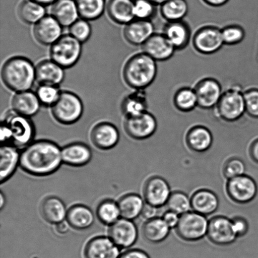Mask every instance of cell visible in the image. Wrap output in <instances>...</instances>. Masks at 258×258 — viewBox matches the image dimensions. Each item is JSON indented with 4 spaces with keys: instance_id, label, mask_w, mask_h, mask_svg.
<instances>
[{
    "instance_id": "cell-1",
    "label": "cell",
    "mask_w": 258,
    "mask_h": 258,
    "mask_svg": "<svg viewBox=\"0 0 258 258\" xmlns=\"http://www.w3.org/2000/svg\"><path fill=\"white\" fill-rule=\"evenodd\" d=\"M62 163V149L52 141L33 142L20 153V168L32 176H49L57 171Z\"/></svg>"
},
{
    "instance_id": "cell-2",
    "label": "cell",
    "mask_w": 258,
    "mask_h": 258,
    "mask_svg": "<svg viewBox=\"0 0 258 258\" xmlns=\"http://www.w3.org/2000/svg\"><path fill=\"white\" fill-rule=\"evenodd\" d=\"M157 63L143 51L133 55L123 68V78L126 84L135 90H145L156 79Z\"/></svg>"
},
{
    "instance_id": "cell-3",
    "label": "cell",
    "mask_w": 258,
    "mask_h": 258,
    "mask_svg": "<svg viewBox=\"0 0 258 258\" xmlns=\"http://www.w3.org/2000/svg\"><path fill=\"white\" fill-rule=\"evenodd\" d=\"M2 79L5 85L13 92L30 90L36 82L35 67L26 57L10 58L3 66Z\"/></svg>"
},
{
    "instance_id": "cell-4",
    "label": "cell",
    "mask_w": 258,
    "mask_h": 258,
    "mask_svg": "<svg viewBox=\"0 0 258 258\" xmlns=\"http://www.w3.org/2000/svg\"><path fill=\"white\" fill-rule=\"evenodd\" d=\"M34 135V125L29 117L20 115L14 110L5 114L1 127L2 145L25 148L32 143Z\"/></svg>"
},
{
    "instance_id": "cell-5",
    "label": "cell",
    "mask_w": 258,
    "mask_h": 258,
    "mask_svg": "<svg viewBox=\"0 0 258 258\" xmlns=\"http://www.w3.org/2000/svg\"><path fill=\"white\" fill-rule=\"evenodd\" d=\"M244 92L238 85H232L224 90L219 102L212 110L215 117L228 123L241 119L246 114Z\"/></svg>"
},
{
    "instance_id": "cell-6",
    "label": "cell",
    "mask_w": 258,
    "mask_h": 258,
    "mask_svg": "<svg viewBox=\"0 0 258 258\" xmlns=\"http://www.w3.org/2000/svg\"><path fill=\"white\" fill-rule=\"evenodd\" d=\"M82 54V43L71 34L62 35L50 49L51 60L64 69L74 67Z\"/></svg>"
},
{
    "instance_id": "cell-7",
    "label": "cell",
    "mask_w": 258,
    "mask_h": 258,
    "mask_svg": "<svg viewBox=\"0 0 258 258\" xmlns=\"http://www.w3.org/2000/svg\"><path fill=\"white\" fill-rule=\"evenodd\" d=\"M51 113L55 120L61 124H73L83 115L82 101L74 93L61 92L57 102L51 107Z\"/></svg>"
},
{
    "instance_id": "cell-8",
    "label": "cell",
    "mask_w": 258,
    "mask_h": 258,
    "mask_svg": "<svg viewBox=\"0 0 258 258\" xmlns=\"http://www.w3.org/2000/svg\"><path fill=\"white\" fill-rule=\"evenodd\" d=\"M191 44L200 54H216L224 45L221 28L212 24L202 25L192 35Z\"/></svg>"
},
{
    "instance_id": "cell-9",
    "label": "cell",
    "mask_w": 258,
    "mask_h": 258,
    "mask_svg": "<svg viewBox=\"0 0 258 258\" xmlns=\"http://www.w3.org/2000/svg\"><path fill=\"white\" fill-rule=\"evenodd\" d=\"M208 226L206 216L189 211L180 216L175 229L179 238L184 241L195 242L207 236Z\"/></svg>"
},
{
    "instance_id": "cell-10",
    "label": "cell",
    "mask_w": 258,
    "mask_h": 258,
    "mask_svg": "<svg viewBox=\"0 0 258 258\" xmlns=\"http://www.w3.org/2000/svg\"><path fill=\"white\" fill-rule=\"evenodd\" d=\"M193 87L198 101V108L204 110H213L224 92L221 83L213 77L201 78Z\"/></svg>"
},
{
    "instance_id": "cell-11",
    "label": "cell",
    "mask_w": 258,
    "mask_h": 258,
    "mask_svg": "<svg viewBox=\"0 0 258 258\" xmlns=\"http://www.w3.org/2000/svg\"><path fill=\"white\" fill-rule=\"evenodd\" d=\"M123 127L130 138L139 141L145 140L156 133L158 122L155 116L147 111L134 117H126Z\"/></svg>"
},
{
    "instance_id": "cell-12",
    "label": "cell",
    "mask_w": 258,
    "mask_h": 258,
    "mask_svg": "<svg viewBox=\"0 0 258 258\" xmlns=\"http://www.w3.org/2000/svg\"><path fill=\"white\" fill-rule=\"evenodd\" d=\"M226 189L229 198L239 204L249 203L253 201L257 194L256 181L246 174L228 179Z\"/></svg>"
},
{
    "instance_id": "cell-13",
    "label": "cell",
    "mask_w": 258,
    "mask_h": 258,
    "mask_svg": "<svg viewBox=\"0 0 258 258\" xmlns=\"http://www.w3.org/2000/svg\"><path fill=\"white\" fill-rule=\"evenodd\" d=\"M207 236L212 243L227 246L234 243L237 239L232 219L224 216H217L209 221Z\"/></svg>"
},
{
    "instance_id": "cell-14",
    "label": "cell",
    "mask_w": 258,
    "mask_h": 258,
    "mask_svg": "<svg viewBox=\"0 0 258 258\" xmlns=\"http://www.w3.org/2000/svg\"><path fill=\"white\" fill-rule=\"evenodd\" d=\"M171 194L168 182L160 176L149 178L144 186L143 196L146 203L157 208L165 206Z\"/></svg>"
},
{
    "instance_id": "cell-15",
    "label": "cell",
    "mask_w": 258,
    "mask_h": 258,
    "mask_svg": "<svg viewBox=\"0 0 258 258\" xmlns=\"http://www.w3.org/2000/svg\"><path fill=\"white\" fill-rule=\"evenodd\" d=\"M108 235L118 247L128 248L133 246L138 240V230L133 221L121 218L111 225Z\"/></svg>"
},
{
    "instance_id": "cell-16",
    "label": "cell",
    "mask_w": 258,
    "mask_h": 258,
    "mask_svg": "<svg viewBox=\"0 0 258 258\" xmlns=\"http://www.w3.org/2000/svg\"><path fill=\"white\" fill-rule=\"evenodd\" d=\"M141 47L142 51L157 62L167 61L176 51L163 33H154Z\"/></svg>"
},
{
    "instance_id": "cell-17",
    "label": "cell",
    "mask_w": 258,
    "mask_h": 258,
    "mask_svg": "<svg viewBox=\"0 0 258 258\" xmlns=\"http://www.w3.org/2000/svg\"><path fill=\"white\" fill-rule=\"evenodd\" d=\"M62 27L52 15H45L34 25L33 34L39 44L52 45L62 36Z\"/></svg>"
},
{
    "instance_id": "cell-18",
    "label": "cell",
    "mask_w": 258,
    "mask_h": 258,
    "mask_svg": "<svg viewBox=\"0 0 258 258\" xmlns=\"http://www.w3.org/2000/svg\"><path fill=\"white\" fill-rule=\"evenodd\" d=\"M162 33L165 35L176 51L185 49L191 42L193 35L190 27L184 20L166 22Z\"/></svg>"
},
{
    "instance_id": "cell-19",
    "label": "cell",
    "mask_w": 258,
    "mask_h": 258,
    "mask_svg": "<svg viewBox=\"0 0 258 258\" xmlns=\"http://www.w3.org/2000/svg\"><path fill=\"white\" fill-rule=\"evenodd\" d=\"M90 138L93 145L98 149L109 150L118 144L120 134L114 125L108 122H101L92 128Z\"/></svg>"
},
{
    "instance_id": "cell-20",
    "label": "cell",
    "mask_w": 258,
    "mask_h": 258,
    "mask_svg": "<svg viewBox=\"0 0 258 258\" xmlns=\"http://www.w3.org/2000/svg\"><path fill=\"white\" fill-rule=\"evenodd\" d=\"M123 37L126 41L134 46L143 45L155 32L150 20L134 19L125 25Z\"/></svg>"
},
{
    "instance_id": "cell-21",
    "label": "cell",
    "mask_w": 258,
    "mask_h": 258,
    "mask_svg": "<svg viewBox=\"0 0 258 258\" xmlns=\"http://www.w3.org/2000/svg\"><path fill=\"white\" fill-rule=\"evenodd\" d=\"M120 247L115 244L110 237H96L86 245L85 258H118Z\"/></svg>"
},
{
    "instance_id": "cell-22",
    "label": "cell",
    "mask_w": 258,
    "mask_h": 258,
    "mask_svg": "<svg viewBox=\"0 0 258 258\" xmlns=\"http://www.w3.org/2000/svg\"><path fill=\"white\" fill-rule=\"evenodd\" d=\"M35 76L39 85L58 87L64 79V69L52 60H44L35 66Z\"/></svg>"
},
{
    "instance_id": "cell-23",
    "label": "cell",
    "mask_w": 258,
    "mask_h": 258,
    "mask_svg": "<svg viewBox=\"0 0 258 258\" xmlns=\"http://www.w3.org/2000/svg\"><path fill=\"white\" fill-rule=\"evenodd\" d=\"M41 105L36 93L30 90L17 93L12 100L13 110L20 115L29 118L39 112Z\"/></svg>"
},
{
    "instance_id": "cell-24",
    "label": "cell",
    "mask_w": 258,
    "mask_h": 258,
    "mask_svg": "<svg viewBox=\"0 0 258 258\" xmlns=\"http://www.w3.org/2000/svg\"><path fill=\"white\" fill-rule=\"evenodd\" d=\"M186 143L191 151L204 153L211 148L213 136L207 127L202 125H194L187 131Z\"/></svg>"
},
{
    "instance_id": "cell-25",
    "label": "cell",
    "mask_w": 258,
    "mask_h": 258,
    "mask_svg": "<svg viewBox=\"0 0 258 258\" xmlns=\"http://www.w3.org/2000/svg\"><path fill=\"white\" fill-rule=\"evenodd\" d=\"M92 158V152L83 143H72L62 149V163L73 167L85 166Z\"/></svg>"
},
{
    "instance_id": "cell-26",
    "label": "cell",
    "mask_w": 258,
    "mask_h": 258,
    "mask_svg": "<svg viewBox=\"0 0 258 258\" xmlns=\"http://www.w3.org/2000/svg\"><path fill=\"white\" fill-rule=\"evenodd\" d=\"M190 199L193 211L204 216H210L218 209V197L209 189H199L192 195Z\"/></svg>"
},
{
    "instance_id": "cell-27",
    "label": "cell",
    "mask_w": 258,
    "mask_h": 258,
    "mask_svg": "<svg viewBox=\"0 0 258 258\" xmlns=\"http://www.w3.org/2000/svg\"><path fill=\"white\" fill-rule=\"evenodd\" d=\"M18 148L11 145H2L0 149V181L5 183L14 174L20 165V153Z\"/></svg>"
},
{
    "instance_id": "cell-28",
    "label": "cell",
    "mask_w": 258,
    "mask_h": 258,
    "mask_svg": "<svg viewBox=\"0 0 258 258\" xmlns=\"http://www.w3.org/2000/svg\"><path fill=\"white\" fill-rule=\"evenodd\" d=\"M40 214L48 223L57 224L67 219L68 211L61 200L55 197H49L42 201Z\"/></svg>"
},
{
    "instance_id": "cell-29",
    "label": "cell",
    "mask_w": 258,
    "mask_h": 258,
    "mask_svg": "<svg viewBox=\"0 0 258 258\" xmlns=\"http://www.w3.org/2000/svg\"><path fill=\"white\" fill-rule=\"evenodd\" d=\"M51 15L62 27H70L79 16L77 3L73 0H56L53 4Z\"/></svg>"
},
{
    "instance_id": "cell-30",
    "label": "cell",
    "mask_w": 258,
    "mask_h": 258,
    "mask_svg": "<svg viewBox=\"0 0 258 258\" xmlns=\"http://www.w3.org/2000/svg\"><path fill=\"white\" fill-rule=\"evenodd\" d=\"M134 10L132 0H109L107 6L108 16L118 24L126 25L135 19Z\"/></svg>"
},
{
    "instance_id": "cell-31",
    "label": "cell",
    "mask_w": 258,
    "mask_h": 258,
    "mask_svg": "<svg viewBox=\"0 0 258 258\" xmlns=\"http://www.w3.org/2000/svg\"><path fill=\"white\" fill-rule=\"evenodd\" d=\"M148 100L144 90H135L123 98L121 110L126 117H134L147 112Z\"/></svg>"
},
{
    "instance_id": "cell-32",
    "label": "cell",
    "mask_w": 258,
    "mask_h": 258,
    "mask_svg": "<svg viewBox=\"0 0 258 258\" xmlns=\"http://www.w3.org/2000/svg\"><path fill=\"white\" fill-rule=\"evenodd\" d=\"M171 229L162 217L146 221L142 227L144 238L151 243L158 244L168 237Z\"/></svg>"
},
{
    "instance_id": "cell-33",
    "label": "cell",
    "mask_w": 258,
    "mask_h": 258,
    "mask_svg": "<svg viewBox=\"0 0 258 258\" xmlns=\"http://www.w3.org/2000/svg\"><path fill=\"white\" fill-rule=\"evenodd\" d=\"M67 221L73 229L84 230L92 226L95 216L92 210L88 207L75 205L68 210Z\"/></svg>"
},
{
    "instance_id": "cell-34",
    "label": "cell",
    "mask_w": 258,
    "mask_h": 258,
    "mask_svg": "<svg viewBox=\"0 0 258 258\" xmlns=\"http://www.w3.org/2000/svg\"><path fill=\"white\" fill-rule=\"evenodd\" d=\"M173 104L175 109L181 113L193 112L198 108V101L194 87H182L174 93Z\"/></svg>"
},
{
    "instance_id": "cell-35",
    "label": "cell",
    "mask_w": 258,
    "mask_h": 258,
    "mask_svg": "<svg viewBox=\"0 0 258 258\" xmlns=\"http://www.w3.org/2000/svg\"><path fill=\"white\" fill-rule=\"evenodd\" d=\"M117 204L121 217L131 221L141 216L144 206L143 199L140 196L135 194H127L121 197Z\"/></svg>"
},
{
    "instance_id": "cell-36",
    "label": "cell",
    "mask_w": 258,
    "mask_h": 258,
    "mask_svg": "<svg viewBox=\"0 0 258 258\" xmlns=\"http://www.w3.org/2000/svg\"><path fill=\"white\" fill-rule=\"evenodd\" d=\"M160 14L166 22L184 20L188 14L186 0H168L160 5Z\"/></svg>"
},
{
    "instance_id": "cell-37",
    "label": "cell",
    "mask_w": 258,
    "mask_h": 258,
    "mask_svg": "<svg viewBox=\"0 0 258 258\" xmlns=\"http://www.w3.org/2000/svg\"><path fill=\"white\" fill-rule=\"evenodd\" d=\"M18 15L22 22L35 25L45 16V10L44 5L33 0H25L18 8Z\"/></svg>"
},
{
    "instance_id": "cell-38",
    "label": "cell",
    "mask_w": 258,
    "mask_h": 258,
    "mask_svg": "<svg viewBox=\"0 0 258 258\" xmlns=\"http://www.w3.org/2000/svg\"><path fill=\"white\" fill-rule=\"evenodd\" d=\"M76 3L79 16L87 21L98 19L105 9V0H77Z\"/></svg>"
},
{
    "instance_id": "cell-39",
    "label": "cell",
    "mask_w": 258,
    "mask_h": 258,
    "mask_svg": "<svg viewBox=\"0 0 258 258\" xmlns=\"http://www.w3.org/2000/svg\"><path fill=\"white\" fill-rule=\"evenodd\" d=\"M97 216L102 223L112 225L121 217L118 204L111 200L101 202L97 209Z\"/></svg>"
},
{
    "instance_id": "cell-40",
    "label": "cell",
    "mask_w": 258,
    "mask_h": 258,
    "mask_svg": "<svg viewBox=\"0 0 258 258\" xmlns=\"http://www.w3.org/2000/svg\"><path fill=\"white\" fill-rule=\"evenodd\" d=\"M166 206L169 211H173L181 216L190 211L191 199L183 192L174 191L169 197Z\"/></svg>"
},
{
    "instance_id": "cell-41",
    "label": "cell",
    "mask_w": 258,
    "mask_h": 258,
    "mask_svg": "<svg viewBox=\"0 0 258 258\" xmlns=\"http://www.w3.org/2000/svg\"><path fill=\"white\" fill-rule=\"evenodd\" d=\"M221 33L224 45L228 46L239 44L246 37L244 28L237 24L226 25L222 28Z\"/></svg>"
},
{
    "instance_id": "cell-42",
    "label": "cell",
    "mask_w": 258,
    "mask_h": 258,
    "mask_svg": "<svg viewBox=\"0 0 258 258\" xmlns=\"http://www.w3.org/2000/svg\"><path fill=\"white\" fill-rule=\"evenodd\" d=\"M35 93L42 105L51 107L57 102L61 92L56 86L40 85Z\"/></svg>"
},
{
    "instance_id": "cell-43",
    "label": "cell",
    "mask_w": 258,
    "mask_h": 258,
    "mask_svg": "<svg viewBox=\"0 0 258 258\" xmlns=\"http://www.w3.org/2000/svg\"><path fill=\"white\" fill-rule=\"evenodd\" d=\"M134 2L135 19L152 21L155 17L157 5L150 0H136Z\"/></svg>"
},
{
    "instance_id": "cell-44",
    "label": "cell",
    "mask_w": 258,
    "mask_h": 258,
    "mask_svg": "<svg viewBox=\"0 0 258 258\" xmlns=\"http://www.w3.org/2000/svg\"><path fill=\"white\" fill-rule=\"evenodd\" d=\"M92 27L89 22L84 19H78L70 27V34L80 42H87L92 35Z\"/></svg>"
},
{
    "instance_id": "cell-45",
    "label": "cell",
    "mask_w": 258,
    "mask_h": 258,
    "mask_svg": "<svg viewBox=\"0 0 258 258\" xmlns=\"http://www.w3.org/2000/svg\"><path fill=\"white\" fill-rule=\"evenodd\" d=\"M246 114L258 119V88H249L244 92Z\"/></svg>"
},
{
    "instance_id": "cell-46",
    "label": "cell",
    "mask_w": 258,
    "mask_h": 258,
    "mask_svg": "<svg viewBox=\"0 0 258 258\" xmlns=\"http://www.w3.org/2000/svg\"><path fill=\"white\" fill-rule=\"evenodd\" d=\"M245 171H246V166H245L243 161H242L241 159H229L224 166V176L227 179L243 175Z\"/></svg>"
},
{
    "instance_id": "cell-47",
    "label": "cell",
    "mask_w": 258,
    "mask_h": 258,
    "mask_svg": "<svg viewBox=\"0 0 258 258\" xmlns=\"http://www.w3.org/2000/svg\"><path fill=\"white\" fill-rule=\"evenodd\" d=\"M235 232L237 237H243L246 235L249 230V224L244 217H236L232 219Z\"/></svg>"
},
{
    "instance_id": "cell-48",
    "label": "cell",
    "mask_w": 258,
    "mask_h": 258,
    "mask_svg": "<svg viewBox=\"0 0 258 258\" xmlns=\"http://www.w3.org/2000/svg\"><path fill=\"white\" fill-rule=\"evenodd\" d=\"M162 218L163 219L164 222L168 225L169 228H176L178 225L180 216L173 211H169L164 214Z\"/></svg>"
},
{
    "instance_id": "cell-49",
    "label": "cell",
    "mask_w": 258,
    "mask_h": 258,
    "mask_svg": "<svg viewBox=\"0 0 258 258\" xmlns=\"http://www.w3.org/2000/svg\"><path fill=\"white\" fill-rule=\"evenodd\" d=\"M158 209L157 207L151 206V205L146 202L144 204L141 216L143 219H146V221L156 218L157 214H158Z\"/></svg>"
},
{
    "instance_id": "cell-50",
    "label": "cell",
    "mask_w": 258,
    "mask_h": 258,
    "mask_svg": "<svg viewBox=\"0 0 258 258\" xmlns=\"http://www.w3.org/2000/svg\"><path fill=\"white\" fill-rule=\"evenodd\" d=\"M118 258H150L146 252L140 249H132L126 251Z\"/></svg>"
},
{
    "instance_id": "cell-51",
    "label": "cell",
    "mask_w": 258,
    "mask_h": 258,
    "mask_svg": "<svg viewBox=\"0 0 258 258\" xmlns=\"http://www.w3.org/2000/svg\"><path fill=\"white\" fill-rule=\"evenodd\" d=\"M70 225L67 221H64L55 224V230L57 233L60 235L67 234L70 231Z\"/></svg>"
},
{
    "instance_id": "cell-52",
    "label": "cell",
    "mask_w": 258,
    "mask_h": 258,
    "mask_svg": "<svg viewBox=\"0 0 258 258\" xmlns=\"http://www.w3.org/2000/svg\"><path fill=\"white\" fill-rule=\"evenodd\" d=\"M250 156L251 159L256 163H258V139L252 143L249 149Z\"/></svg>"
},
{
    "instance_id": "cell-53",
    "label": "cell",
    "mask_w": 258,
    "mask_h": 258,
    "mask_svg": "<svg viewBox=\"0 0 258 258\" xmlns=\"http://www.w3.org/2000/svg\"><path fill=\"white\" fill-rule=\"evenodd\" d=\"M207 5L211 7L217 8L224 6L229 0H202Z\"/></svg>"
},
{
    "instance_id": "cell-54",
    "label": "cell",
    "mask_w": 258,
    "mask_h": 258,
    "mask_svg": "<svg viewBox=\"0 0 258 258\" xmlns=\"http://www.w3.org/2000/svg\"><path fill=\"white\" fill-rule=\"evenodd\" d=\"M33 1L37 2L38 4H40L42 5H47L54 4L56 0H33Z\"/></svg>"
},
{
    "instance_id": "cell-55",
    "label": "cell",
    "mask_w": 258,
    "mask_h": 258,
    "mask_svg": "<svg viewBox=\"0 0 258 258\" xmlns=\"http://www.w3.org/2000/svg\"><path fill=\"white\" fill-rule=\"evenodd\" d=\"M150 1L154 3L157 6H160V5L164 4V2L168 1V0H150Z\"/></svg>"
},
{
    "instance_id": "cell-56",
    "label": "cell",
    "mask_w": 258,
    "mask_h": 258,
    "mask_svg": "<svg viewBox=\"0 0 258 258\" xmlns=\"http://www.w3.org/2000/svg\"><path fill=\"white\" fill-rule=\"evenodd\" d=\"M4 199H5V197L4 196V194H3V193H2L1 194V209H2L3 208H4V204H5Z\"/></svg>"
}]
</instances>
